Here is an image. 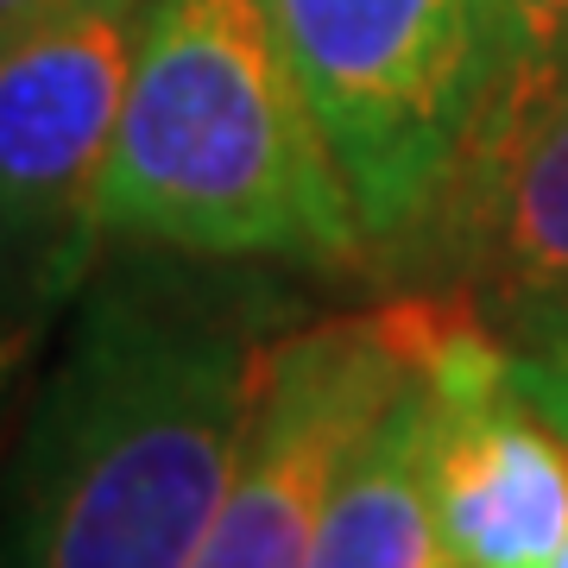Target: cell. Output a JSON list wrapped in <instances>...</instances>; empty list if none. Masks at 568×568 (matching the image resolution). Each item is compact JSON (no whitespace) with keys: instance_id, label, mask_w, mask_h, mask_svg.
<instances>
[{"instance_id":"6da1fadb","label":"cell","mask_w":568,"mask_h":568,"mask_svg":"<svg viewBox=\"0 0 568 568\" xmlns=\"http://www.w3.org/2000/svg\"><path fill=\"white\" fill-rule=\"evenodd\" d=\"M265 354L241 310L108 284L32 410L7 568H190L253 436Z\"/></svg>"},{"instance_id":"7a4b0ae2","label":"cell","mask_w":568,"mask_h":568,"mask_svg":"<svg viewBox=\"0 0 568 568\" xmlns=\"http://www.w3.org/2000/svg\"><path fill=\"white\" fill-rule=\"evenodd\" d=\"M102 234L190 260L366 253L335 140L265 0H145Z\"/></svg>"},{"instance_id":"3957f363","label":"cell","mask_w":568,"mask_h":568,"mask_svg":"<svg viewBox=\"0 0 568 568\" xmlns=\"http://www.w3.org/2000/svg\"><path fill=\"white\" fill-rule=\"evenodd\" d=\"M310 82L366 241L443 222L499 70L511 0H265Z\"/></svg>"},{"instance_id":"277c9868","label":"cell","mask_w":568,"mask_h":568,"mask_svg":"<svg viewBox=\"0 0 568 568\" xmlns=\"http://www.w3.org/2000/svg\"><path fill=\"white\" fill-rule=\"evenodd\" d=\"M429 310L398 297L272 342L246 455L190 568H310L347 462L424 366Z\"/></svg>"},{"instance_id":"5b68a950","label":"cell","mask_w":568,"mask_h":568,"mask_svg":"<svg viewBox=\"0 0 568 568\" xmlns=\"http://www.w3.org/2000/svg\"><path fill=\"white\" fill-rule=\"evenodd\" d=\"M145 0H95L0 39V253L26 323L77 291L102 234V178Z\"/></svg>"},{"instance_id":"8992f818","label":"cell","mask_w":568,"mask_h":568,"mask_svg":"<svg viewBox=\"0 0 568 568\" xmlns=\"http://www.w3.org/2000/svg\"><path fill=\"white\" fill-rule=\"evenodd\" d=\"M436 398L429 487L448 568H556L568 544V436L518 386V347L462 297L424 342Z\"/></svg>"},{"instance_id":"52a82bcc","label":"cell","mask_w":568,"mask_h":568,"mask_svg":"<svg viewBox=\"0 0 568 568\" xmlns=\"http://www.w3.org/2000/svg\"><path fill=\"white\" fill-rule=\"evenodd\" d=\"M443 222L467 246L511 347L568 335V70L493 114L462 159Z\"/></svg>"},{"instance_id":"ba28073f","label":"cell","mask_w":568,"mask_h":568,"mask_svg":"<svg viewBox=\"0 0 568 568\" xmlns=\"http://www.w3.org/2000/svg\"><path fill=\"white\" fill-rule=\"evenodd\" d=\"M429 448H436V398L417 366V379L398 392V405L347 462L342 487L323 511L310 568H448Z\"/></svg>"},{"instance_id":"9c48e42d","label":"cell","mask_w":568,"mask_h":568,"mask_svg":"<svg viewBox=\"0 0 568 568\" xmlns=\"http://www.w3.org/2000/svg\"><path fill=\"white\" fill-rule=\"evenodd\" d=\"M568 70V0H511V32H506V70H499V89H493L487 114H506V108L530 102L544 82H556Z\"/></svg>"},{"instance_id":"30bf717a","label":"cell","mask_w":568,"mask_h":568,"mask_svg":"<svg viewBox=\"0 0 568 568\" xmlns=\"http://www.w3.org/2000/svg\"><path fill=\"white\" fill-rule=\"evenodd\" d=\"M518 386L549 424L568 436V335L562 342H537V347H518Z\"/></svg>"},{"instance_id":"8fae6325","label":"cell","mask_w":568,"mask_h":568,"mask_svg":"<svg viewBox=\"0 0 568 568\" xmlns=\"http://www.w3.org/2000/svg\"><path fill=\"white\" fill-rule=\"evenodd\" d=\"M32 342V323L20 310V291H13V272H7V253H0V366L13 361L20 347Z\"/></svg>"},{"instance_id":"7c38bea8","label":"cell","mask_w":568,"mask_h":568,"mask_svg":"<svg viewBox=\"0 0 568 568\" xmlns=\"http://www.w3.org/2000/svg\"><path fill=\"white\" fill-rule=\"evenodd\" d=\"M77 7H95V0H0V39H13L26 26L58 20V13H77Z\"/></svg>"},{"instance_id":"4fadbf2b","label":"cell","mask_w":568,"mask_h":568,"mask_svg":"<svg viewBox=\"0 0 568 568\" xmlns=\"http://www.w3.org/2000/svg\"><path fill=\"white\" fill-rule=\"evenodd\" d=\"M556 568H568V544H562V556H556Z\"/></svg>"}]
</instances>
